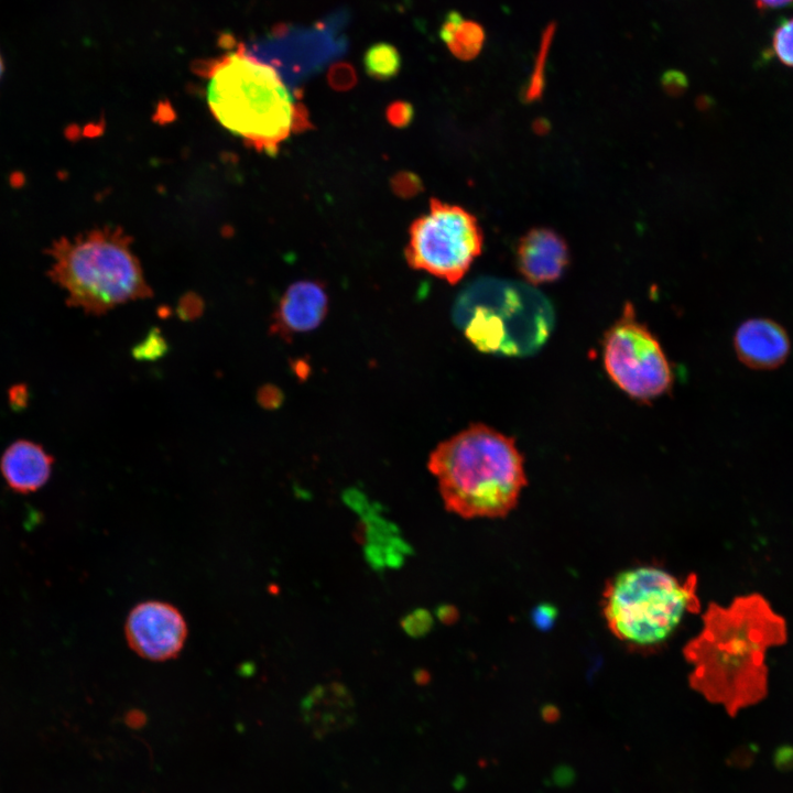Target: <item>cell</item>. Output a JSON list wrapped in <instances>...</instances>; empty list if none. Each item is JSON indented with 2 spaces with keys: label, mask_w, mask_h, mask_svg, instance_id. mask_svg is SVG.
<instances>
[{
  "label": "cell",
  "mask_w": 793,
  "mask_h": 793,
  "mask_svg": "<svg viewBox=\"0 0 793 793\" xmlns=\"http://www.w3.org/2000/svg\"><path fill=\"white\" fill-rule=\"evenodd\" d=\"M786 637L785 620L759 594L737 597L728 606L710 602L700 632L683 649L693 665L691 687L736 716L767 696V651Z\"/></svg>",
  "instance_id": "1"
},
{
  "label": "cell",
  "mask_w": 793,
  "mask_h": 793,
  "mask_svg": "<svg viewBox=\"0 0 793 793\" xmlns=\"http://www.w3.org/2000/svg\"><path fill=\"white\" fill-rule=\"evenodd\" d=\"M194 72L208 79L207 104L217 121L258 151L275 154L293 133L312 127L280 73L242 43L221 57L194 62Z\"/></svg>",
  "instance_id": "2"
},
{
  "label": "cell",
  "mask_w": 793,
  "mask_h": 793,
  "mask_svg": "<svg viewBox=\"0 0 793 793\" xmlns=\"http://www.w3.org/2000/svg\"><path fill=\"white\" fill-rule=\"evenodd\" d=\"M427 467L446 509L465 519L507 515L526 486L514 439L485 424H471L439 443Z\"/></svg>",
  "instance_id": "3"
},
{
  "label": "cell",
  "mask_w": 793,
  "mask_h": 793,
  "mask_svg": "<svg viewBox=\"0 0 793 793\" xmlns=\"http://www.w3.org/2000/svg\"><path fill=\"white\" fill-rule=\"evenodd\" d=\"M131 238L117 227L61 237L45 250L50 279L66 292L68 306L102 315L118 305L153 295Z\"/></svg>",
  "instance_id": "4"
},
{
  "label": "cell",
  "mask_w": 793,
  "mask_h": 793,
  "mask_svg": "<svg viewBox=\"0 0 793 793\" xmlns=\"http://www.w3.org/2000/svg\"><path fill=\"white\" fill-rule=\"evenodd\" d=\"M458 307L467 312L466 336L486 352L533 355L546 343L554 327L551 302L534 287L512 281H477Z\"/></svg>",
  "instance_id": "5"
},
{
  "label": "cell",
  "mask_w": 793,
  "mask_h": 793,
  "mask_svg": "<svg viewBox=\"0 0 793 793\" xmlns=\"http://www.w3.org/2000/svg\"><path fill=\"white\" fill-rule=\"evenodd\" d=\"M697 576L684 582L650 566L618 574L606 586L602 611L609 630L636 645L664 641L686 613L698 612Z\"/></svg>",
  "instance_id": "6"
},
{
  "label": "cell",
  "mask_w": 793,
  "mask_h": 793,
  "mask_svg": "<svg viewBox=\"0 0 793 793\" xmlns=\"http://www.w3.org/2000/svg\"><path fill=\"white\" fill-rule=\"evenodd\" d=\"M482 245V230L474 215L432 198L428 211L410 227L405 258L413 269L454 284L481 253Z\"/></svg>",
  "instance_id": "7"
},
{
  "label": "cell",
  "mask_w": 793,
  "mask_h": 793,
  "mask_svg": "<svg viewBox=\"0 0 793 793\" xmlns=\"http://www.w3.org/2000/svg\"><path fill=\"white\" fill-rule=\"evenodd\" d=\"M602 360L613 383L634 400L650 402L672 388L669 360L655 336L637 318L631 303L624 304L607 330Z\"/></svg>",
  "instance_id": "8"
},
{
  "label": "cell",
  "mask_w": 793,
  "mask_h": 793,
  "mask_svg": "<svg viewBox=\"0 0 793 793\" xmlns=\"http://www.w3.org/2000/svg\"><path fill=\"white\" fill-rule=\"evenodd\" d=\"M345 20V13L338 12L316 22L312 29H295L290 25L284 34L270 35L268 40L254 44L250 51L247 48V52L273 66L280 74L283 70L284 76L300 78L345 52L346 39L338 34Z\"/></svg>",
  "instance_id": "9"
},
{
  "label": "cell",
  "mask_w": 793,
  "mask_h": 793,
  "mask_svg": "<svg viewBox=\"0 0 793 793\" xmlns=\"http://www.w3.org/2000/svg\"><path fill=\"white\" fill-rule=\"evenodd\" d=\"M124 631L130 648L151 661L176 658L187 637V626L180 610L156 600L137 605L127 618Z\"/></svg>",
  "instance_id": "10"
},
{
  "label": "cell",
  "mask_w": 793,
  "mask_h": 793,
  "mask_svg": "<svg viewBox=\"0 0 793 793\" xmlns=\"http://www.w3.org/2000/svg\"><path fill=\"white\" fill-rule=\"evenodd\" d=\"M328 297L324 285L303 280L291 284L282 295L272 316L270 332L291 341L297 334L311 332L324 321Z\"/></svg>",
  "instance_id": "11"
},
{
  "label": "cell",
  "mask_w": 793,
  "mask_h": 793,
  "mask_svg": "<svg viewBox=\"0 0 793 793\" xmlns=\"http://www.w3.org/2000/svg\"><path fill=\"white\" fill-rule=\"evenodd\" d=\"M517 267L531 284L558 280L569 263L565 239L548 228H533L522 236L517 246Z\"/></svg>",
  "instance_id": "12"
},
{
  "label": "cell",
  "mask_w": 793,
  "mask_h": 793,
  "mask_svg": "<svg viewBox=\"0 0 793 793\" xmlns=\"http://www.w3.org/2000/svg\"><path fill=\"white\" fill-rule=\"evenodd\" d=\"M734 343L740 361L753 369L776 368L790 351L786 332L765 318H752L741 324Z\"/></svg>",
  "instance_id": "13"
},
{
  "label": "cell",
  "mask_w": 793,
  "mask_h": 793,
  "mask_svg": "<svg viewBox=\"0 0 793 793\" xmlns=\"http://www.w3.org/2000/svg\"><path fill=\"white\" fill-rule=\"evenodd\" d=\"M53 463L54 458L41 445L20 439L2 454L0 470L10 489L30 493L46 484Z\"/></svg>",
  "instance_id": "14"
},
{
  "label": "cell",
  "mask_w": 793,
  "mask_h": 793,
  "mask_svg": "<svg viewBox=\"0 0 793 793\" xmlns=\"http://www.w3.org/2000/svg\"><path fill=\"white\" fill-rule=\"evenodd\" d=\"M307 720L317 731H328L343 726L350 717L351 697L338 684L319 686L305 704Z\"/></svg>",
  "instance_id": "15"
},
{
  "label": "cell",
  "mask_w": 793,
  "mask_h": 793,
  "mask_svg": "<svg viewBox=\"0 0 793 793\" xmlns=\"http://www.w3.org/2000/svg\"><path fill=\"white\" fill-rule=\"evenodd\" d=\"M439 37L454 56L470 61L481 52L486 34L481 24L452 10L442 22Z\"/></svg>",
  "instance_id": "16"
},
{
  "label": "cell",
  "mask_w": 793,
  "mask_h": 793,
  "mask_svg": "<svg viewBox=\"0 0 793 793\" xmlns=\"http://www.w3.org/2000/svg\"><path fill=\"white\" fill-rule=\"evenodd\" d=\"M367 75L376 80H390L401 69V55L397 47L387 42L374 43L363 54Z\"/></svg>",
  "instance_id": "17"
},
{
  "label": "cell",
  "mask_w": 793,
  "mask_h": 793,
  "mask_svg": "<svg viewBox=\"0 0 793 793\" xmlns=\"http://www.w3.org/2000/svg\"><path fill=\"white\" fill-rule=\"evenodd\" d=\"M167 350L166 339L159 328L153 327L145 338L132 348V356L141 361H153L163 357Z\"/></svg>",
  "instance_id": "18"
},
{
  "label": "cell",
  "mask_w": 793,
  "mask_h": 793,
  "mask_svg": "<svg viewBox=\"0 0 793 793\" xmlns=\"http://www.w3.org/2000/svg\"><path fill=\"white\" fill-rule=\"evenodd\" d=\"M772 48L776 58L793 67V18L783 21L772 36Z\"/></svg>",
  "instance_id": "19"
},
{
  "label": "cell",
  "mask_w": 793,
  "mask_h": 793,
  "mask_svg": "<svg viewBox=\"0 0 793 793\" xmlns=\"http://www.w3.org/2000/svg\"><path fill=\"white\" fill-rule=\"evenodd\" d=\"M544 36V43L542 45L541 53L537 56V61L530 78L529 85L525 88L524 99L526 101H533L541 97L544 88V62L546 56V50L551 39V30L546 31Z\"/></svg>",
  "instance_id": "20"
},
{
  "label": "cell",
  "mask_w": 793,
  "mask_h": 793,
  "mask_svg": "<svg viewBox=\"0 0 793 793\" xmlns=\"http://www.w3.org/2000/svg\"><path fill=\"white\" fill-rule=\"evenodd\" d=\"M390 184L393 193L401 198H412L423 191L422 180L409 171L398 172Z\"/></svg>",
  "instance_id": "21"
},
{
  "label": "cell",
  "mask_w": 793,
  "mask_h": 793,
  "mask_svg": "<svg viewBox=\"0 0 793 793\" xmlns=\"http://www.w3.org/2000/svg\"><path fill=\"white\" fill-rule=\"evenodd\" d=\"M327 80L335 90H348L357 83L355 68L346 62H338L330 66L327 73Z\"/></svg>",
  "instance_id": "22"
},
{
  "label": "cell",
  "mask_w": 793,
  "mask_h": 793,
  "mask_svg": "<svg viewBox=\"0 0 793 793\" xmlns=\"http://www.w3.org/2000/svg\"><path fill=\"white\" fill-rule=\"evenodd\" d=\"M388 121L397 127L404 128L409 126L414 117V108L412 104L404 100H395L391 102L387 108Z\"/></svg>",
  "instance_id": "23"
},
{
  "label": "cell",
  "mask_w": 793,
  "mask_h": 793,
  "mask_svg": "<svg viewBox=\"0 0 793 793\" xmlns=\"http://www.w3.org/2000/svg\"><path fill=\"white\" fill-rule=\"evenodd\" d=\"M203 313V303L199 297L194 294H187L181 300L177 308V315L183 321H194Z\"/></svg>",
  "instance_id": "24"
},
{
  "label": "cell",
  "mask_w": 793,
  "mask_h": 793,
  "mask_svg": "<svg viewBox=\"0 0 793 793\" xmlns=\"http://www.w3.org/2000/svg\"><path fill=\"white\" fill-rule=\"evenodd\" d=\"M258 403L268 410H274L282 404V391L273 384H264L257 392Z\"/></svg>",
  "instance_id": "25"
},
{
  "label": "cell",
  "mask_w": 793,
  "mask_h": 793,
  "mask_svg": "<svg viewBox=\"0 0 793 793\" xmlns=\"http://www.w3.org/2000/svg\"><path fill=\"white\" fill-rule=\"evenodd\" d=\"M431 623L430 616L425 611H415L404 620V629L411 634L424 633Z\"/></svg>",
  "instance_id": "26"
},
{
  "label": "cell",
  "mask_w": 793,
  "mask_h": 793,
  "mask_svg": "<svg viewBox=\"0 0 793 793\" xmlns=\"http://www.w3.org/2000/svg\"><path fill=\"white\" fill-rule=\"evenodd\" d=\"M124 721L130 728L135 729L145 724L146 716L140 710L132 709L126 715Z\"/></svg>",
  "instance_id": "27"
},
{
  "label": "cell",
  "mask_w": 793,
  "mask_h": 793,
  "mask_svg": "<svg viewBox=\"0 0 793 793\" xmlns=\"http://www.w3.org/2000/svg\"><path fill=\"white\" fill-rule=\"evenodd\" d=\"M756 3V7L759 10H769V9H776L784 6H787L790 3H793V0H753Z\"/></svg>",
  "instance_id": "28"
},
{
  "label": "cell",
  "mask_w": 793,
  "mask_h": 793,
  "mask_svg": "<svg viewBox=\"0 0 793 793\" xmlns=\"http://www.w3.org/2000/svg\"><path fill=\"white\" fill-rule=\"evenodd\" d=\"M219 43H220L221 47H229V48L237 45L235 37L230 34H222L219 39Z\"/></svg>",
  "instance_id": "29"
},
{
  "label": "cell",
  "mask_w": 793,
  "mask_h": 793,
  "mask_svg": "<svg viewBox=\"0 0 793 793\" xmlns=\"http://www.w3.org/2000/svg\"><path fill=\"white\" fill-rule=\"evenodd\" d=\"M3 73H4V61H3L2 54L0 52V79L3 75Z\"/></svg>",
  "instance_id": "30"
}]
</instances>
